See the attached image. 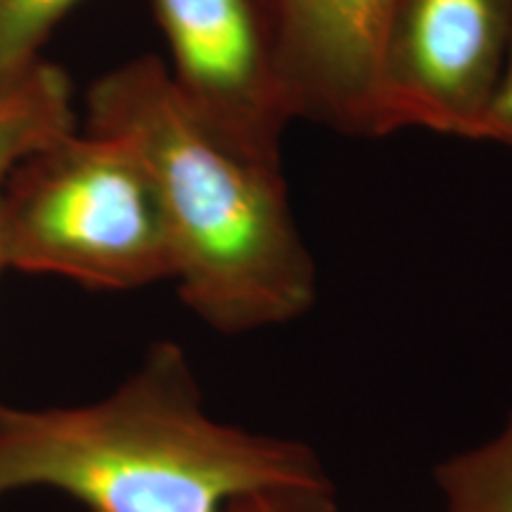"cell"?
I'll list each match as a JSON object with an SVG mask.
<instances>
[{
    "label": "cell",
    "mask_w": 512,
    "mask_h": 512,
    "mask_svg": "<svg viewBox=\"0 0 512 512\" xmlns=\"http://www.w3.org/2000/svg\"><path fill=\"white\" fill-rule=\"evenodd\" d=\"M475 140H491V143L512 147V46L508 60H505L501 81H498L494 91V98H491L477 126Z\"/></svg>",
    "instance_id": "obj_11"
},
{
    "label": "cell",
    "mask_w": 512,
    "mask_h": 512,
    "mask_svg": "<svg viewBox=\"0 0 512 512\" xmlns=\"http://www.w3.org/2000/svg\"><path fill=\"white\" fill-rule=\"evenodd\" d=\"M74 131L72 88L55 64L41 60L0 88V190L29 157Z\"/></svg>",
    "instance_id": "obj_7"
},
{
    "label": "cell",
    "mask_w": 512,
    "mask_h": 512,
    "mask_svg": "<svg viewBox=\"0 0 512 512\" xmlns=\"http://www.w3.org/2000/svg\"><path fill=\"white\" fill-rule=\"evenodd\" d=\"M5 268H8V266H5V256H3V245H0V273H3V271H5Z\"/></svg>",
    "instance_id": "obj_12"
},
{
    "label": "cell",
    "mask_w": 512,
    "mask_h": 512,
    "mask_svg": "<svg viewBox=\"0 0 512 512\" xmlns=\"http://www.w3.org/2000/svg\"><path fill=\"white\" fill-rule=\"evenodd\" d=\"M5 266L95 290L171 280V242L150 171L126 140L88 128L29 157L0 190Z\"/></svg>",
    "instance_id": "obj_3"
},
{
    "label": "cell",
    "mask_w": 512,
    "mask_h": 512,
    "mask_svg": "<svg viewBox=\"0 0 512 512\" xmlns=\"http://www.w3.org/2000/svg\"><path fill=\"white\" fill-rule=\"evenodd\" d=\"M169 43L166 67L188 110L230 150L280 166V136L297 102L271 19L256 0H152Z\"/></svg>",
    "instance_id": "obj_5"
},
{
    "label": "cell",
    "mask_w": 512,
    "mask_h": 512,
    "mask_svg": "<svg viewBox=\"0 0 512 512\" xmlns=\"http://www.w3.org/2000/svg\"><path fill=\"white\" fill-rule=\"evenodd\" d=\"M394 0H271L299 114L375 136L377 55Z\"/></svg>",
    "instance_id": "obj_6"
},
{
    "label": "cell",
    "mask_w": 512,
    "mask_h": 512,
    "mask_svg": "<svg viewBox=\"0 0 512 512\" xmlns=\"http://www.w3.org/2000/svg\"><path fill=\"white\" fill-rule=\"evenodd\" d=\"M320 482L330 479L304 441L211 418L171 342L88 406H0V498L43 486L88 512H223L256 491Z\"/></svg>",
    "instance_id": "obj_1"
},
{
    "label": "cell",
    "mask_w": 512,
    "mask_h": 512,
    "mask_svg": "<svg viewBox=\"0 0 512 512\" xmlns=\"http://www.w3.org/2000/svg\"><path fill=\"white\" fill-rule=\"evenodd\" d=\"M88 128L126 140L162 200L183 304L242 335L302 318L316 266L292 219L280 166L242 157L188 110L157 57L114 69L88 93Z\"/></svg>",
    "instance_id": "obj_2"
},
{
    "label": "cell",
    "mask_w": 512,
    "mask_h": 512,
    "mask_svg": "<svg viewBox=\"0 0 512 512\" xmlns=\"http://www.w3.org/2000/svg\"><path fill=\"white\" fill-rule=\"evenodd\" d=\"M512 46V0H394L377 55L375 136L472 138Z\"/></svg>",
    "instance_id": "obj_4"
},
{
    "label": "cell",
    "mask_w": 512,
    "mask_h": 512,
    "mask_svg": "<svg viewBox=\"0 0 512 512\" xmlns=\"http://www.w3.org/2000/svg\"><path fill=\"white\" fill-rule=\"evenodd\" d=\"M434 479L444 512H512V420L496 439L444 460Z\"/></svg>",
    "instance_id": "obj_8"
},
{
    "label": "cell",
    "mask_w": 512,
    "mask_h": 512,
    "mask_svg": "<svg viewBox=\"0 0 512 512\" xmlns=\"http://www.w3.org/2000/svg\"><path fill=\"white\" fill-rule=\"evenodd\" d=\"M223 512H339L330 482L273 486L230 503Z\"/></svg>",
    "instance_id": "obj_10"
},
{
    "label": "cell",
    "mask_w": 512,
    "mask_h": 512,
    "mask_svg": "<svg viewBox=\"0 0 512 512\" xmlns=\"http://www.w3.org/2000/svg\"><path fill=\"white\" fill-rule=\"evenodd\" d=\"M81 0H0V88L41 62L43 43Z\"/></svg>",
    "instance_id": "obj_9"
}]
</instances>
